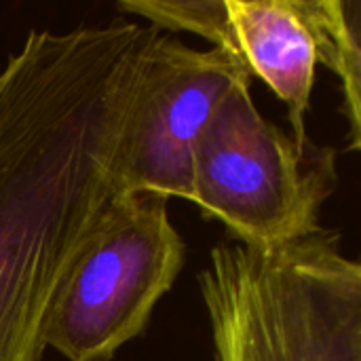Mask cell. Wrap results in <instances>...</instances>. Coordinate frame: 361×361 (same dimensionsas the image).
<instances>
[{"instance_id": "6da1fadb", "label": "cell", "mask_w": 361, "mask_h": 361, "mask_svg": "<svg viewBox=\"0 0 361 361\" xmlns=\"http://www.w3.org/2000/svg\"><path fill=\"white\" fill-rule=\"evenodd\" d=\"M152 25L32 30L0 68V361H40L57 296L114 201Z\"/></svg>"}, {"instance_id": "277c9868", "label": "cell", "mask_w": 361, "mask_h": 361, "mask_svg": "<svg viewBox=\"0 0 361 361\" xmlns=\"http://www.w3.org/2000/svg\"><path fill=\"white\" fill-rule=\"evenodd\" d=\"M184 262L186 245L167 199L121 195L57 296L47 349L68 361H110L146 330Z\"/></svg>"}, {"instance_id": "5b68a950", "label": "cell", "mask_w": 361, "mask_h": 361, "mask_svg": "<svg viewBox=\"0 0 361 361\" xmlns=\"http://www.w3.org/2000/svg\"><path fill=\"white\" fill-rule=\"evenodd\" d=\"M245 66L220 49H192L159 30L121 144L125 192L192 199V148Z\"/></svg>"}, {"instance_id": "8992f818", "label": "cell", "mask_w": 361, "mask_h": 361, "mask_svg": "<svg viewBox=\"0 0 361 361\" xmlns=\"http://www.w3.org/2000/svg\"><path fill=\"white\" fill-rule=\"evenodd\" d=\"M245 70L286 104L292 137L311 142L307 112L315 87L317 44L302 0H224Z\"/></svg>"}, {"instance_id": "52a82bcc", "label": "cell", "mask_w": 361, "mask_h": 361, "mask_svg": "<svg viewBox=\"0 0 361 361\" xmlns=\"http://www.w3.org/2000/svg\"><path fill=\"white\" fill-rule=\"evenodd\" d=\"M313 27L317 63L330 68L343 91V114L349 127V152L361 148V2L302 0Z\"/></svg>"}, {"instance_id": "7a4b0ae2", "label": "cell", "mask_w": 361, "mask_h": 361, "mask_svg": "<svg viewBox=\"0 0 361 361\" xmlns=\"http://www.w3.org/2000/svg\"><path fill=\"white\" fill-rule=\"evenodd\" d=\"M197 283L214 361H361V264L338 231L271 250L224 239Z\"/></svg>"}, {"instance_id": "ba28073f", "label": "cell", "mask_w": 361, "mask_h": 361, "mask_svg": "<svg viewBox=\"0 0 361 361\" xmlns=\"http://www.w3.org/2000/svg\"><path fill=\"white\" fill-rule=\"evenodd\" d=\"M125 15L144 17L161 32H190L241 61L224 0H118ZM243 63V61H241Z\"/></svg>"}, {"instance_id": "3957f363", "label": "cell", "mask_w": 361, "mask_h": 361, "mask_svg": "<svg viewBox=\"0 0 361 361\" xmlns=\"http://www.w3.org/2000/svg\"><path fill=\"white\" fill-rule=\"evenodd\" d=\"M338 186L336 150L264 118L239 78L192 148V199L233 241L271 250L322 228L319 212Z\"/></svg>"}]
</instances>
